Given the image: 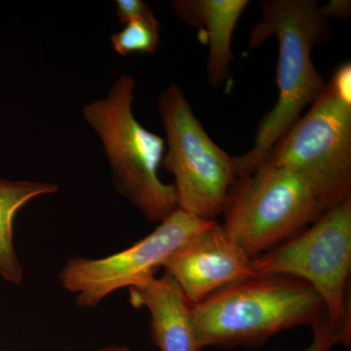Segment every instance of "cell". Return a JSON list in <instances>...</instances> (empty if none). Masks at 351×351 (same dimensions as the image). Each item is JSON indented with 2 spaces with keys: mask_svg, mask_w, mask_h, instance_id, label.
<instances>
[{
  "mask_svg": "<svg viewBox=\"0 0 351 351\" xmlns=\"http://www.w3.org/2000/svg\"><path fill=\"white\" fill-rule=\"evenodd\" d=\"M261 13L262 19L252 29L249 45L258 47L269 38L278 43V98L261 121L251 149L233 157L237 177L250 174L265 162L304 108L326 86L311 56L313 48L330 34L319 4L314 0H265Z\"/></svg>",
  "mask_w": 351,
  "mask_h": 351,
  "instance_id": "1",
  "label": "cell"
},
{
  "mask_svg": "<svg viewBox=\"0 0 351 351\" xmlns=\"http://www.w3.org/2000/svg\"><path fill=\"white\" fill-rule=\"evenodd\" d=\"M327 316L317 293L301 279L255 276L230 284L191 304V317L201 350L256 348L278 332Z\"/></svg>",
  "mask_w": 351,
  "mask_h": 351,
  "instance_id": "2",
  "label": "cell"
},
{
  "mask_svg": "<svg viewBox=\"0 0 351 351\" xmlns=\"http://www.w3.org/2000/svg\"><path fill=\"white\" fill-rule=\"evenodd\" d=\"M136 86L133 76L121 73L105 98L82 108V117L100 138L117 193L147 221L159 223L178 209L177 195L173 184L158 175L165 140L134 114Z\"/></svg>",
  "mask_w": 351,
  "mask_h": 351,
  "instance_id": "3",
  "label": "cell"
},
{
  "mask_svg": "<svg viewBox=\"0 0 351 351\" xmlns=\"http://www.w3.org/2000/svg\"><path fill=\"white\" fill-rule=\"evenodd\" d=\"M287 168L311 184L326 211L351 196V64L331 80L274 145L265 162Z\"/></svg>",
  "mask_w": 351,
  "mask_h": 351,
  "instance_id": "4",
  "label": "cell"
},
{
  "mask_svg": "<svg viewBox=\"0 0 351 351\" xmlns=\"http://www.w3.org/2000/svg\"><path fill=\"white\" fill-rule=\"evenodd\" d=\"M326 212L304 177L263 163L250 174L237 177L221 226L254 258L295 237Z\"/></svg>",
  "mask_w": 351,
  "mask_h": 351,
  "instance_id": "5",
  "label": "cell"
},
{
  "mask_svg": "<svg viewBox=\"0 0 351 351\" xmlns=\"http://www.w3.org/2000/svg\"><path fill=\"white\" fill-rule=\"evenodd\" d=\"M157 110L166 134L161 166L174 176L178 209L217 221L237 180L234 158L210 138L177 84L161 92Z\"/></svg>",
  "mask_w": 351,
  "mask_h": 351,
  "instance_id": "6",
  "label": "cell"
},
{
  "mask_svg": "<svg viewBox=\"0 0 351 351\" xmlns=\"http://www.w3.org/2000/svg\"><path fill=\"white\" fill-rule=\"evenodd\" d=\"M255 276H285L311 285L328 319L351 339V196L301 232L252 258Z\"/></svg>",
  "mask_w": 351,
  "mask_h": 351,
  "instance_id": "7",
  "label": "cell"
},
{
  "mask_svg": "<svg viewBox=\"0 0 351 351\" xmlns=\"http://www.w3.org/2000/svg\"><path fill=\"white\" fill-rule=\"evenodd\" d=\"M215 221L177 209L147 237L119 253L100 258H71L60 272V282L75 295L78 306H98L117 290L154 276L171 254Z\"/></svg>",
  "mask_w": 351,
  "mask_h": 351,
  "instance_id": "8",
  "label": "cell"
},
{
  "mask_svg": "<svg viewBox=\"0 0 351 351\" xmlns=\"http://www.w3.org/2000/svg\"><path fill=\"white\" fill-rule=\"evenodd\" d=\"M162 267L191 304L230 284L255 277L252 258L218 221L171 254Z\"/></svg>",
  "mask_w": 351,
  "mask_h": 351,
  "instance_id": "9",
  "label": "cell"
},
{
  "mask_svg": "<svg viewBox=\"0 0 351 351\" xmlns=\"http://www.w3.org/2000/svg\"><path fill=\"white\" fill-rule=\"evenodd\" d=\"M128 289L132 306L149 311V332L159 350L201 351L191 304L167 274L147 277Z\"/></svg>",
  "mask_w": 351,
  "mask_h": 351,
  "instance_id": "10",
  "label": "cell"
},
{
  "mask_svg": "<svg viewBox=\"0 0 351 351\" xmlns=\"http://www.w3.org/2000/svg\"><path fill=\"white\" fill-rule=\"evenodd\" d=\"M248 0H175L176 15L186 25L197 29L199 38L207 44V80L213 87L221 86L230 73L233 60V32Z\"/></svg>",
  "mask_w": 351,
  "mask_h": 351,
  "instance_id": "11",
  "label": "cell"
},
{
  "mask_svg": "<svg viewBox=\"0 0 351 351\" xmlns=\"http://www.w3.org/2000/svg\"><path fill=\"white\" fill-rule=\"evenodd\" d=\"M59 188L53 182L11 181L0 178V276L11 284L21 283L23 267L14 246L16 214L39 196L53 195Z\"/></svg>",
  "mask_w": 351,
  "mask_h": 351,
  "instance_id": "12",
  "label": "cell"
},
{
  "mask_svg": "<svg viewBox=\"0 0 351 351\" xmlns=\"http://www.w3.org/2000/svg\"><path fill=\"white\" fill-rule=\"evenodd\" d=\"M158 20L154 14L138 18L124 25L123 29L112 34L113 49L121 56L132 54H152L160 44Z\"/></svg>",
  "mask_w": 351,
  "mask_h": 351,
  "instance_id": "13",
  "label": "cell"
},
{
  "mask_svg": "<svg viewBox=\"0 0 351 351\" xmlns=\"http://www.w3.org/2000/svg\"><path fill=\"white\" fill-rule=\"evenodd\" d=\"M313 331L311 345L302 351H330L335 346H348L350 343V339L332 326L327 316L314 325Z\"/></svg>",
  "mask_w": 351,
  "mask_h": 351,
  "instance_id": "14",
  "label": "cell"
},
{
  "mask_svg": "<svg viewBox=\"0 0 351 351\" xmlns=\"http://www.w3.org/2000/svg\"><path fill=\"white\" fill-rule=\"evenodd\" d=\"M115 12L121 25L154 14L149 4L143 0H117Z\"/></svg>",
  "mask_w": 351,
  "mask_h": 351,
  "instance_id": "15",
  "label": "cell"
},
{
  "mask_svg": "<svg viewBox=\"0 0 351 351\" xmlns=\"http://www.w3.org/2000/svg\"><path fill=\"white\" fill-rule=\"evenodd\" d=\"M351 2L350 0H331L326 5L320 6V12L326 19H346L350 15Z\"/></svg>",
  "mask_w": 351,
  "mask_h": 351,
  "instance_id": "16",
  "label": "cell"
},
{
  "mask_svg": "<svg viewBox=\"0 0 351 351\" xmlns=\"http://www.w3.org/2000/svg\"><path fill=\"white\" fill-rule=\"evenodd\" d=\"M99 351H130V348L124 345H110L101 348Z\"/></svg>",
  "mask_w": 351,
  "mask_h": 351,
  "instance_id": "17",
  "label": "cell"
}]
</instances>
